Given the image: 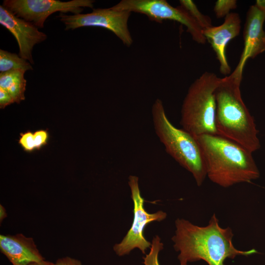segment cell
<instances>
[{
    "label": "cell",
    "instance_id": "obj_11",
    "mask_svg": "<svg viewBox=\"0 0 265 265\" xmlns=\"http://www.w3.org/2000/svg\"><path fill=\"white\" fill-rule=\"evenodd\" d=\"M0 24L16 38L19 56L34 64L33 48L47 39L46 34L39 31L32 23L17 17L2 5L0 6Z\"/></svg>",
    "mask_w": 265,
    "mask_h": 265
},
{
    "label": "cell",
    "instance_id": "obj_9",
    "mask_svg": "<svg viewBox=\"0 0 265 265\" xmlns=\"http://www.w3.org/2000/svg\"><path fill=\"white\" fill-rule=\"evenodd\" d=\"M131 12L111 7L94 9L86 14L67 15L60 13L58 18L65 26V30L86 27H101L113 32L126 46H131L133 39L128 27Z\"/></svg>",
    "mask_w": 265,
    "mask_h": 265
},
{
    "label": "cell",
    "instance_id": "obj_6",
    "mask_svg": "<svg viewBox=\"0 0 265 265\" xmlns=\"http://www.w3.org/2000/svg\"><path fill=\"white\" fill-rule=\"evenodd\" d=\"M110 7L142 14L159 23L165 20L178 22L186 27L195 42L203 44L207 41L203 30L188 12L181 6L173 7L165 0H122Z\"/></svg>",
    "mask_w": 265,
    "mask_h": 265
},
{
    "label": "cell",
    "instance_id": "obj_10",
    "mask_svg": "<svg viewBox=\"0 0 265 265\" xmlns=\"http://www.w3.org/2000/svg\"><path fill=\"white\" fill-rule=\"evenodd\" d=\"M265 12L256 4L249 8L243 30L244 47L238 63L231 75L241 81L247 60L253 58L265 51V31L263 25Z\"/></svg>",
    "mask_w": 265,
    "mask_h": 265
},
{
    "label": "cell",
    "instance_id": "obj_17",
    "mask_svg": "<svg viewBox=\"0 0 265 265\" xmlns=\"http://www.w3.org/2000/svg\"><path fill=\"white\" fill-rule=\"evenodd\" d=\"M163 244L160 242V238L156 236L153 239L149 253L143 257L144 265H160L159 262V254L163 249ZM187 263L180 262V265H187Z\"/></svg>",
    "mask_w": 265,
    "mask_h": 265
},
{
    "label": "cell",
    "instance_id": "obj_22",
    "mask_svg": "<svg viewBox=\"0 0 265 265\" xmlns=\"http://www.w3.org/2000/svg\"><path fill=\"white\" fill-rule=\"evenodd\" d=\"M55 265H82L81 262L70 257H65L57 259Z\"/></svg>",
    "mask_w": 265,
    "mask_h": 265
},
{
    "label": "cell",
    "instance_id": "obj_18",
    "mask_svg": "<svg viewBox=\"0 0 265 265\" xmlns=\"http://www.w3.org/2000/svg\"><path fill=\"white\" fill-rule=\"evenodd\" d=\"M237 1L235 0H218L213 8L215 15L217 18L226 17L230 11L237 7Z\"/></svg>",
    "mask_w": 265,
    "mask_h": 265
},
{
    "label": "cell",
    "instance_id": "obj_2",
    "mask_svg": "<svg viewBox=\"0 0 265 265\" xmlns=\"http://www.w3.org/2000/svg\"><path fill=\"white\" fill-rule=\"evenodd\" d=\"M195 137L202 152L207 176L214 183L228 187L260 177L252 153L241 145L220 135Z\"/></svg>",
    "mask_w": 265,
    "mask_h": 265
},
{
    "label": "cell",
    "instance_id": "obj_19",
    "mask_svg": "<svg viewBox=\"0 0 265 265\" xmlns=\"http://www.w3.org/2000/svg\"><path fill=\"white\" fill-rule=\"evenodd\" d=\"M18 143L26 152H31L35 149L33 133L30 131L21 133Z\"/></svg>",
    "mask_w": 265,
    "mask_h": 265
},
{
    "label": "cell",
    "instance_id": "obj_7",
    "mask_svg": "<svg viewBox=\"0 0 265 265\" xmlns=\"http://www.w3.org/2000/svg\"><path fill=\"white\" fill-rule=\"evenodd\" d=\"M128 184L133 203V219L131 228L123 240L113 247V250L119 256L129 254L135 248L145 254L146 250L151 245V243L144 237L145 227L151 222L163 220L167 216L166 213L161 211L150 213L145 210L144 199L141 195L137 176H130Z\"/></svg>",
    "mask_w": 265,
    "mask_h": 265
},
{
    "label": "cell",
    "instance_id": "obj_14",
    "mask_svg": "<svg viewBox=\"0 0 265 265\" xmlns=\"http://www.w3.org/2000/svg\"><path fill=\"white\" fill-rule=\"evenodd\" d=\"M25 72L24 70H15L0 73V88L9 93L15 103L18 104L25 99Z\"/></svg>",
    "mask_w": 265,
    "mask_h": 265
},
{
    "label": "cell",
    "instance_id": "obj_16",
    "mask_svg": "<svg viewBox=\"0 0 265 265\" xmlns=\"http://www.w3.org/2000/svg\"><path fill=\"white\" fill-rule=\"evenodd\" d=\"M179 2L180 6L189 14L203 30L212 26L210 17L202 14L193 1L180 0Z\"/></svg>",
    "mask_w": 265,
    "mask_h": 265
},
{
    "label": "cell",
    "instance_id": "obj_20",
    "mask_svg": "<svg viewBox=\"0 0 265 265\" xmlns=\"http://www.w3.org/2000/svg\"><path fill=\"white\" fill-rule=\"evenodd\" d=\"M35 149L39 150L46 145L49 138V133L46 130H40L33 133Z\"/></svg>",
    "mask_w": 265,
    "mask_h": 265
},
{
    "label": "cell",
    "instance_id": "obj_23",
    "mask_svg": "<svg viewBox=\"0 0 265 265\" xmlns=\"http://www.w3.org/2000/svg\"><path fill=\"white\" fill-rule=\"evenodd\" d=\"M27 265H55V264L44 260L39 262H32Z\"/></svg>",
    "mask_w": 265,
    "mask_h": 265
},
{
    "label": "cell",
    "instance_id": "obj_25",
    "mask_svg": "<svg viewBox=\"0 0 265 265\" xmlns=\"http://www.w3.org/2000/svg\"><path fill=\"white\" fill-rule=\"evenodd\" d=\"M255 4L262 11L265 12V0H257Z\"/></svg>",
    "mask_w": 265,
    "mask_h": 265
},
{
    "label": "cell",
    "instance_id": "obj_13",
    "mask_svg": "<svg viewBox=\"0 0 265 265\" xmlns=\"http://www.w3.org/2000/svg\"><path fill=\"white\" fill-rule=\"evenodd\" d=\"M0 250L12 265H27L45 260L34 239L22 234L0 235Z\"/></svg>",
    "mask_w": 265,
    "mask_h": 265
},
{
    "label": "cell",
    "instance_id": "obj_4",
    "mask_svg": "<svg viewBox=\"0 0 265 265\" xmlns=\"http://www.w3.org/2000/svg\"><path fill=\"white\" fill-rule=\"evenodd\" d=\"M155 132L166 152L190 172L200 186L207 170L200 146L194 136L183 129L175 127L168 119L161 100L157 99L152 107Z\"/></svg>",
    "mask_w": 265,
    "mask_h": 265
},
{
    "label": "cell",
    "instance_id": "obj_21",
    "mask_svg": "<svg viewBox=\"0 0 265 265\" xmlns=\"http://www.w3.org/2000/svg\"><path fill=\"white\" fill-rule=\"evenodd\" d=\"M14 103L15 102L10 94L0 88V108L3 109Z\"/></svg>",
    "mask_w": 265,
    "mask_h": 265
},
{
    "label": "cell",
    "instance_id": "obj_3",
    "mask_svg": "<svg viewBox=\"0 0 265 265\" xmlns=\"http://www.w3.org/2000/svg\"><path fill=\"white\" fill-rule=\"evenodd\" d=\"M240 82L231 75L221 78L214 92L215 125L219 135L253 153L261 147L259 131L242 100Z\"/></svg>",
    "mask_w": 265,
    "mask_h": 265
},
{
    "label": "cell",
    "instance_id": "obj_8",
    "mask_svg": "<svg viewBox=\"0 0 265 265\" xmlns=\"http://www.w3.org/2000/svg\"><path fill=\"white\" fill-rule=\"evenodd\" d=\"M94 2L92 0H4L2 6L17 17L42 28L48 17L55 12L78 14L83 7L93 8Z\"/></svg>",
    "mask_w": 265,
    "mask_h": 265
},
{
    "label": "cell",
    "instance_id": "obj_15",
    "mask_svg": "<svg viewBox=\"0 0 265 265\" xmlns=\"http://www.w3.org/2000/svg\"><path fill=\"white\" fill-rule=\"evenodd\" d=\"M32 69L30 63L20 57L19 55L0 50V73L15 70H22L26 72Z\"/></svg>",
    "mask_w": 265,
    "mask_h": 265
},
{
    "label": "cell",
    "instance_id": "obj_1",
    "mask_svg": "<svg viewBox=\"0 0 265 265\" xmlns=\"http://www.w3.org/2000/svg\"><path fill=\"white\" fill-rule=\"evenodd\" d=\"M175 226V235L172 240L174 249L180 252V262L202 260L209 265H224L227 259L258 253L255 249L247 251L236 249L232 242V229L221 227L215 214L206 226H198L184 219H176Z\"/></svg>",
    "mask_w": 265,
    "mask_h": 265
},
{
    "label": "cell",
    "instance_id": "obj_24",
    "mask_svg": "<svg viewBox=\"0 0 265 265\" xmlns=\"http://www.w3.org/2000/svg\"><path fill=\"white\" fill-rule=\"evenodd\" d=\"M7 214L5 208L2 205H0V222L1 223L2 221L7 217Z\"/></svg>",
    "mask_w": 265,
    "mask_h": 265
},
{
    "label": "cell",
    "instance_id": "obj_5",
    "mask_svg": "<svg viewBox=\"0 0 265 265\" xmlns=\"http://www.w3.org/2000/svg\"><path fill=\"white\" fill-rule=\"evenodd\" d=\"M221 78L206 72L189 87L181 109L182 129L194 136L219 135L215 125V90Z\"/></svg>",
    "mask_w": 265,
    "mask_h": 265
},
{
    "label": "cell",
    "instance_id": "obj_12",
    "mask_svg": "<svg viewBox=\"0 0 265 265\" xmlns=\"http://www.w3.org/2000/svg\"><path fill=\"white\" fill-rule=\"evenodd\" d=\"M241 29V19L237 13L230 12L224 22L216 26H211L203 30L206 40L211 44L219 63L220 73L224 75L231 72L225 54L226 47L228 43L237 37Z\"/></svg>",
    "mask_w": 265,
    "mask_h": 265
}]
</instances>
